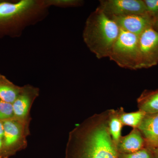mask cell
<instances>
[{
    "instance_id": "obj_1",
    "label": "cell",
    "mask_w": 158,
    "mask_h": 158,
    "mask_svg": "<svg viewBox=\"0 0 158 158\" xmlns=\"http://www.w3.org/2000/svg\"><path fill=\"white\" fill-rule=\"evenodd\" d=\"M109 110L86 118L69 133L65 158H118L109 131Z\"/></svg>"
},
{
    "instance_id": "obj_2",
    "label": "cell",
    "mask_w": 158,
    "mask_h": 158,
    "mask_svg": "<svg viewBox=\"0 0 158 158\" xmlns=\"http://www.w3.org/2000/svg\"><path fill=\"white\" fill-rule=\"evenodd\" d=\"M120 32L118 25L98 7L86 21L83 38L90 50L101 59L109 57Z\"/></svg>"
},
{
    "instance_id": "obj_3",
    "label": "cell",
    "mask_w": 158,
    "mask_h": 158,
    "mask_svg": "<svg viewBox=\"0 0 158 158\" xmlns=\"http://www.w3.org/2000/svg\"><path fill=\"white\" fill-rule=\"evenodd\" d=\"M109 58L121 68L139 69V36L120 29Z\"/></svg>"
},
{
    "instance_id": "obj_4",
    "label": "cell",
    "mask_w": 158,
    "mask_h": 158,
    "mask_svg": "<svg viewBox=\"0 0 158 158\" xmlns=\"http://www.w3.org/2000/svg\"><path fill=\"white\" fill-rule=\"evenodd\" d=\"M4 133L2 157L9 158L27 146L30 123L13 119L3 121Z\"/></svg>"
},
{
    "instance_id": "obj_5",
    "label": "cell",
    "mask_w": 158,
    "mask_h": 158,
    "mask_svg": "<svg viewBox=\"0 0 158 158\" xmlns=\"http://www.w3.org/2000/svg\"><path fill=\"white\" fill-rule=\"evenodd\" d=\"M98 8L109 16L148 14L144 0H102Z\"/></svg>"
},
{
    "instance_id": "obj_6",
    "label": "cell",
    "mask_w": 158,
    "mask_h": 158,
    "mask_svg": "<svg viewBox=\"0 0 158 158\" xmlns=\"http://www.w3.org/2000/svg\"><path fill=\"white\" fill-rule=\"evenodd\" d=\"M139 69H148L158 64V33L152 27L139 36Z\"/></svg>"
},
{
    "instance_id": "obj_7",
    "label": "cell",
    "mask_w": 158,
    "mask_h": 158,
    "mask_svg": "<svg viewBox=\"0 0 158 158\" xmlns=\"http://www.w3.org/2000/svg\"><path fill=\"white\" fill-rule=\"evenodd\" d=\"M39 92L38 88L30 85L22 87L19 94L12 104L14 119L30 123V111L34 100L39 95Z\"/></svg>"
},
{
    "instance_id": "obj_8",
    "label": "cell",
    "mask_w": 158,
    "mask_h": 158,
    "mask_svg": "<svg viewBox=\"0 0 158 158\" xmlns=\"http://www.w3.org/2000/svg\"><path fill=\"white\" fill-rule=\"evenodd\" d=\"M33 0H21L15 3L0 1V28L10 25L35 6Z\"/></svg>"
},
{
    "instance_id": "obj_9",
    "label": "cell",
    "mask_w": 158,
    "mask_h": 158,
    "mask_svg": "<svg viewBox=\"0 0 158 158\" xmlns=\"http://www.w3.org/2000/svg\"><path fill=\"white\" fill-rule=\"evenodd\" d=\"M110 18L118 25L121 30L138 36L141 35L147 29L152 27L155 22L148 14Z\"/></svg>"
},
{
    "instance_id": "obj_10",
    "label": "cell",
    "mask_w": 158,
    "mask_h": 158,
    "mask_svg": "<svg viewBox=\"0 0 158 158\" xmlns=\"http://www.w3.org/2000/svg\"><path fill=\"white\" fill-rule=\"evenodd\" d=\"M138 129L145 140L146 147L154 146L158 141V113H146Z\"/></svg>"
},
{
    "instance_id": "obj_11",
    "label": "cell",
    "mask_w": 158,
    "mask_h": 158,
    "mask_svg": "<svg viewBox=\"0 0 158 158\" xmlns=\"http://www.w3.org/2000/svg\"><path fill=\"white\" fill-rule=\"evenodd\" d=\"M118 153H131L146 147L145 140L138 128L122 137L116 145Z\"/></svg>"
},
{
    "instance_id": "obj_12",
    "label": "cell",
    "mask_w": 158,
    "mask_h": 158,
    "mask_svg": "<svg viewBox=\"0 0 158 158\" xmlns=\"http://www.w3.org/2000/svg\"><path fill=\"white\" fill-rule=\"evenodd\" d=\"M139 110L145 113H158V90H144L137 99Z\"/></svg>"
},
{
    "instance_id": "obj_13",
    "label": "cell",
    "mask_w": 158,
    "mask_h": 158,
    "mask_svg": "<svg viewBox=\"0 0 158 158\" xmlns=\"http://www.w3.org/2000/svg\"><path fill=\"white\" fill-rule=\"evenodd\" d=\"M21 89L22 87L15 85L5 76L0 74V100L13 104Z\"/></svg>"
},
{
    "instance_id": "obj_14",
    "label": "cell",
    "mask_w": 158,
    "mask_h": 158,
    "mask_svg": "<svg viewBox=\"0 0 158 158\" xmlns=\"http://www.w3.org/2000/svg\"><path fill=\"white\" fill-rule=\"evenodd\" d=\"M117 112L118 118L123 125L131 127L133 128H138L146 114L140 110L136 112L126 113L123 108L117 110Z\"/></svg>"
},
{
    "instance_id": "obj_15",
    "label": "cell",
    "mask_w": 158,
    "mask_h": 158,
    "mask_svg": "<svg viewBox=\"0 0 158 158\" xmlns=\"http://www.w3.org/2000/svg\"><path fill=\"white\" fill-rule=\"evenodd\" d=\"M109 131L111 137L115 144H117L121 136L122 123L118 118L117 110H109Z\"/></svg>"
},
{
    "instance_id": "obj_16",
    "label": "cell",
    "mask_w": 158,
    "mask_h": 158,
    "mask_svg": "<svg viewBox=\"0 0 158 158\" xmlns=\"http://www.w3.org/2000/svg\"><path fill=\"white\" fill-rule=\"evenodd\" d=\"M14 118L12 104L0 100V120L6 121Z\"/></svg>"
},
{
    "instance_id": "obj_17",
    "label": "cell",
    "mask_w": 158,
    "mask_h": 158,
    "mask_svg": "<svg viewBox=\"0 0 158 158\" xmlns=\"http://www.w3.org/2000/svg\"><path fill=\"white\" fill-rule=\"evenodd\" d=\"M118 158H153L151 150L147 147L131 153H118Z\"/></svg>"
},
{
    "instance_id": "obj_18",
    "label": "cell",
    "mask_w": 158,
    "mask_h": 158,
    "mask_svg": "<svg viewBox=\"0 0 158 158\" xmlns=\"http://www.w3.org/2000/svg\"><path fill=\"white\" fill-rule=\"evenodd\" d=\"M82 2V1L79 0H49L44 2V5L62 7H75L80 6Z\"/></svg>"
},
{
    "instance_id": "obj_19",
    "label": "cell",
    "mask_w": 158,
    "mask_h": 158,
    "mask_svg": "<svg viewBox=\"0 0 158 158\" xmlns=\"http://www.w3.org/2000/svg\"><path fill=\"white\" fill-rule=\"evenodd\" d=\"M144 2L148 14L155 22L158 19V0H144Z\"/></svg>"
},
{
    "instance_id": "obj_20",
    "label": "cell",
    "mask_w": 158,
    "mask_h": 158,
    "mask_svg": "<svg viewBox=\"0 0 158 158\" xmlns=\"http://www.w3.org/2000/svg\"><path fill=\"white\" fill-rule=\"evenodd\" d=\"M4 133V125L3 121L0 120V137L3 138Z\"/></svg>"
},
{
    "instance_id": "obj_21",
    "label": "cell",
    "mask_w": 158,
    "mask_h": 158,
    "mask_svg": "<svg viewBox=\"0 0 158 158\" xmlns=\"http://www.w3.org/2000/svg\"><path fill=\"white\" fill-rule=\"evenodd\" d=\"M151 150L153 154V158H158V149L155 148H149Z\"/></svg>"
},
{
    "instance_id": "obj_22",
    "label": "cell",
    "mask_w": 158,
    "mask_h": 158,
    "mask_svg": "<svg viewBox=\"0 0 158 158\" xmlns=\"http://www.w3.org/2000/svg\"><path fill=\"white\" fill-rule=\"evenodd\" d=\"M3 147V138L0 137V158L2 157V151Z\"/></svg>"
},
{
    "instance_id": "obj_23",
    "label": "cell",
    "mask_w": 158,
    "mask_h": 158,
    "mask_svg": "<svg viewBox=\"0 0 158 158\" xmlns=\"http://www.w3.org/2000/svg\"><path fill=\"white\" fill-rule=\"evenodd\" d=\"M152 28L158 33V19H157L154 23L153 25L152 26Z\"/></svg>"
},
{
    "instance_id": "obj_24",
    "label": "cell",
    "mask_w": 158,
    "mask_h": 158,
    "mask_svg": "<svg viewBox=\"0 0 158 158\" xmlns=\"http://www.w3.org/2000/svg\"><path fill=\"white\" fill-rule=\"evenodd\" d=\"M149 148H155V149H158V141H157V142H156V143L155 145L154 146H153L152 147H150Z\"/></svg>"
}]
</instances>
